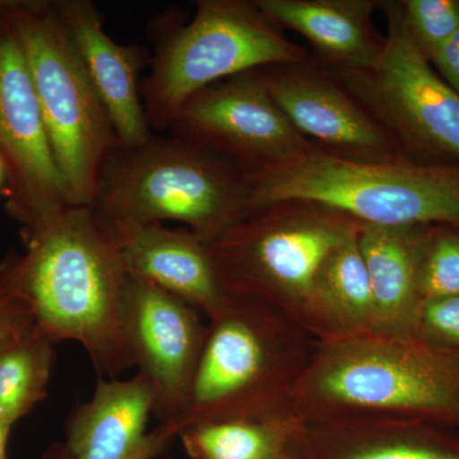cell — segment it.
<instances>
[{
    "label": "cell",
    "instance_id": "6da1fadb",
    "mask_svg": "<svg viewBox=\"0 0 459 459\" xmlns=\"http://www.w3.org/2000/svg\"><path fill=\"white\" fill-rule=\"evenodd\" d=\"M26 244L0 272L35 325L54 343H80L110 379L134 367L122 327L128 273L95 208L71 204L26 226Z\"/></svg>",
    "mask_w": 459,
    "mask_h": 459
},
{
    "label": "cell",
    "instance_id": "7a4b0ae2",
    "mask_svg": "<svg viewBox=\"0 0 459 459\" xmlns=\"http://www.w3.org/2000/svg\"><path fill=\"white\" fill-rule=\"evenodd\" d=\"M290 407L304 424L386 420L459 428V351L419 334L319 341Z\"/></svg>",
    "mask_w": 459,
    "mask_h": 459
},
{
    "label": "cell",
    "instance_id": "3957f363",
    "mask_svg": "<svg viewBox=\"0 0 459 459\" xmlns=\"http://www.w3.org/2000/svg\"><path fill=\"white\" fill-rule=\"evenodd\" d=\"M319 340L259 299L230 294L207 319L197 370L177 420L157 429L170 442L195 425L292 413V392Z\"/></svg>",
    "mask_w": 459,
    "mask_h": 459
},
{
    "label": "cell",
    "instance_id": "277c9868",
    "mask_svg": "<svg viewBox=\"0 0 459 459\" xmlns=\"http://www.w3.org/2000/svg\"><path fill=\"white\" fill-rule=\"evenodd\" d=\"M96 212L105 221L186 223L212 241L250 211L247 171L180 138L117 144L100 177Z\"/></svg>",
    "mask_w": 459,
    "mask_h": 459
},
{
    "label": "cell",
    "instance_id": "5b68a950",
    "mask_svg": "<svg viewBox=\"0 0 459 459\" xmlns=\"http://www.w3.org/2000/svg\"><path fill=\"white\" fill-rule=\"evenodd\" d=\"M247 177L250 211L274 202L307 201L361 223L459 229V162L401 159L368 164L314 148L282 164L247 171Z\"/></svg>",
    "mask_w": 459,
    "mask_h": 459
},
{
    "label": "cell",
    "instance_id": "8992f818",
    "mask_svg": "<svg viewBox=\"0 0 459 459\" xmlns=\"http://www.w3.org/2000/svg\"><path fill=\"white\" fill-rule=\"evenodd\" d=\"M360 225L327 205L274 202L253 208L210 246L229 294L271 304L320 341L316 280Z\"/></svg>",
    "mask_w": 459,
    "mask_h": 459
},
{
    "label": "cell",
    "instance_id": "52a82bcc",
    "mask_svg": "<svg viewBox=\"0 0 459 459\" xmlns=\"http://www.w3.org/2000/svg\"><path fill=\"white\" fill-rule=\"evenodd\" d=\"M13 4L8 22L25 53L69 202L93 207L119 144L113 126L56 4Z\"/></svg>",
    "mask_w": 459,
    "mask_h": 459
},
{
    "label": "cell",
    "instance_id": "ba28073f",
    "mask_svg": "<svg viewBox=\"0 0 459 459\" xmlns=\"http://www.w3.org/2000/svg\"><path fill=\"white\" fill-rule=\"evenodd\" d=\"M307 57V50L289 40L255 2L199 0L188 25L160 47L142 86L148 124L166 131L202 90L246 72Z\"/></svg>",
    "mask_w": 459,
    "mask_h": 459
},
{
    "label": "cell",
    "instance_id": "9c48e42d",
    "mask_svg": "<svg viewBox=\"0 0 459 459\" xmlns=\"http://www.w3.org/2000/svg\"><path fill=\"white\" fill-rule=\"evenodd\" d=\"M388 35L374 65L328 68L394 137L404 157L422 164L459 162V95L440 77L404 25L400 2L379 3Z\"/></svg>",
    "mask_w": 459,
    "mask_h": 459
},
{
    "label": "cell",
    "instance_id": "30bf717a",
    "mask_svg": "<svg viewBox=\"0 0 459 459\" xmlns=\"http://www.w3.org/2000/svg\"><path fill=\"white\" fill-rule=\"evenodd\" d=\"M171 134L231 160L244 170L270 168L318 148L277 107L262 69L202 90L175 117Z\"/></svg>",
    "mask_w": 459,
    "mask_h": 459
},
{
    "label": "cell",
    "instance_id": "8fae6325",
    "mask_svg": "<svg viewBox=\"0 0 459 459\" xmlns=\"http://www.w3.org/2000/svg\"><path fill=\"white\" fill-rule=\"evenodd\" d=\"M202 314L161 287L128 276L122 327L129 351L148 382L159 425L177 420L188 397L204 349Z\"/></svg>",
    "mask_w": 459,
    "mask_h": 459
},
{
    "label": "cell",
    "instance_id": "7c38bea8",
    "mask_svg": "<svg viewBox=\"0 0 459 459\" xmlns=\"http://www.w3.org/2000/svg\"><path fill=\"white\" fill-rule=\"evenodd\" d=\"M0 157L13 188L12 210L26 226L71 205L25 53L7 17L0 35Z\"/></svg>",
    "mask_w": 459,
    "mask_h": 459
},
{
    "label": "cell",
    "instance_id": "4fadbf2b",
    "mask_svg": "<svg viewBox=\"0 0 459 459\" xmlns=\"http://www.w3.org/2000/svg\"><path fill=\"white\" fill-rule=\"evenodd\" d=\"M262 74L287 120L323 152L368 164L406 159L377 117L316 60L267 66Z\"/></svg>",
    "mask_w": 459,
    "mask_h": 459
},
{
    "label": "cell",
    "instance_id": "5bb4252c",
    "mask_svg": "<svg viewBox=\"0 0 459 459\" xmlns=\"http://www.w3.org/2000/svg\"><path fill=\"white\" fill-rule=\"evenodd\" d=\"M105 222L114 234L129 277L183 299L205 319L229 298L210 241L201 235L162 223Z\"/></svg>",
    "mask_w": 459,
    "mask_h": 459
},
{
    "label": "cell",
    "instance_id": "9a60e30c",
    "mask_svg": "<svg viewBox=\"0 0 459 459\" xmlns=\"http://www.w3.org/2000/svg\"><path fill=\"white\" fill-rule=\"evenodd\" d=\"M113 126L117 143L140 146L152 137L140 87L142 50L108 35L89 0L54 3Z\"/></svg>",
    "mask_w": 459,
    "mask_h": 459
},
{
    "label": "cell",
    "instance_id": "2e32d148",
    "mask_svg": "<svg viewBox=\"0 0 459 459\" xmlns=\"http://www.w3.org/2000/svg\"><path fill=\"white\" fill-rule=\"evenodd\" d=\"M153 410L155 398L142 374L101 377L91 400L69 419L66 451L72 459H156L171 442L157 428L147 431Z\"/></svg>",
    "mask_w": 459,
    "mask_h": 459
},
{
    "label": "cell",
    "instance_id": "e0dca14e",
    "mask_svg": "<svg viewBox=\"0 0 459 459\" xmlns=\"http://www.w3.org/2000/svg\"><path fill=\"white\" fill-rule=\"evenodd\" d=\"M437 226L361 223L358 243L373 292L376 332L418 334L420 273Z\"/></svg>",
    "mask_w": 459,
    "mask_h": 459
},
{
    "label": "cell",
    "instance_id": "ac0fdd59",
    "mask_svg": "<svg viewBox=\"0 0 459 459\" xmlns=\"http://www.w3.org/2000/svg\"><path fill=\"white\" fill-rule=\"evenodd\" d=\"M263 13L280 27L309 41L318 62L328 68L361 71L370 68L382 51L371 14L373 0H255Z\"/></svg>",
    "mask_w": 459,
    "mask_h": 459
},
{
    "label": "cell",
    "instance_id": "d6986e66",
    "mask_svg": "<svg viewBox=\"0 0 459 459\" xmlns=\"http://www.w3.org/2000/svg\"><path fill=\"white\" fill-rule=\"evenodd\" d=\"M299 459H459L448 428L416 421L304 424Z\"/></svg>",
    "mask_w": 459,
    "mask_h": 459
},
{
    "label": "cell",
    "instance_id": "ffe728a7",
    "mask_svg": "<svg viewBox=\"0 0 459 459\" xmlns=\"http://www.w3.org/2000/svg\"><path fill=\"white\" fill-rule=\"evenodd\" d=\"M358 234L328 256L316 280L314 303L320 341L376 332L373 292Z\"/></svg>",
    "mask_w": 459,
    "mask_h": 459
},
{
    "label": "cell",
    "instance_id": "44dd1931",
    "mask_svg": "<svg viewBox=\"0 0 459 459\" xmlns=\"http://www.w3.org/2000/svg\"><path fill=\"white\" fill-rule=\"evenodd\" d=\"M304 427L289 413L195 425L178 437L192 459H298Z\"/></svg>",
    "mask_w": 459,
    "mask_h": 459
},
{
    "label": "cell",
    "instance_id": "7402d4cb",
    "mask_svg": "<svg viewBox=\"0 0 459 459\" xmlns=\"http://www.w3.org/2000/svg\"><path fill=\"white\" fill-rule=\"evenodd\" d=\"M54 343L38 325L0 349V420L13 427L44 400L53 371Z\"/></svg>",
    "mask_w": 459,
    "mask_h": 459
},
{
    "label": "cell",
    "instance_id": "603a6c76",
    "mask_svg": "<svg viewBox=\"0 0 459 459\" xmlns=\"http://www.w3.org/2000/svg\"><path fill=\"white\" fill-rule=\"evenodd\" d=\"M420 294L422 303L459 296V229L435 228L422 259Z\"/></svg>",
    "mask_w": 459,
    "mask_h": 459
},
{
    "label": "cell",
    "instance_id": "cb8c5ba5",
    "mask_svg": "<svg viewBox=\"0 0 459 459\" xmlns=\"http://www.w3.org/2000/svg\"><path fill=\"white\" fill-rule=\"evenodd\" d=\"M400 5L411 38L428 59L459 31V0H404Z\"/></svg>",
    "mask_w": 459,
    "mask_h": 459
},
{
    "label": "cell",
    "instance_id": "d4e9b609",
    "mask_svg": "<svg viewBox=\"0 0 459 459\" xmlns=\"http://www.w3.org/2000/svg\"><path fill=\"white\" fill-rule=\"evenodd\" d=\"M418 334L437 346L459 351V296L424 301Z\"/></svg>",
    "mask_w": 459,
    "mask_h": 459
},
{
    "label": "cell",
    "instance_id": "484cf974",
    "mask_svg": "<svg viewBox=\"0 0 459 459\" xmlns=\"http://www.w3.org/2000/svg\"><path fill=\"white\" fill-rule=\"evenodd\" d=\"M35 325L27 305L7 285L0 272V346Z\"/></svg>",
    "mask_w": 459,
    "mask_h": 459
},
{
    "label": "cell",
    "instance_id": "4316f807",
    "mask_svg": "<svg viewBox=\"0 0 459 459\" xmlns=\"http://www.w3.org/2000/svg\"><path fill=\"white\" fill-rule=\"evenodd\" d=\"M437 74L459 95V31L429 57Z\"/></svg>",
    "mask_w": 459,
    "mask_h": 459
},
{
    "label": "cell",
    "instance_id": "83f0119b",
    "mask_svg": "<svg viewBox=\"0 0 459 459\" xmlns=\"http://www.w3.org/2000/svg\"><path fill=\"white\" fill-rule=\"evenodd\" d=\"M11 429V425L5 424L0 420V459H9L7 449Z\"/></svg>",
    "mask_w": 459,
    "mask_h": 459
},
{
    "label": "cell",
    "instance_id": "f1b7e54d",
    "mask_svg": "<svg viewBox=\"0 0 459 459\" xmlns=\"http://www.w3.org/2000/svg\"><path fill=\"white\" fill-rule=\"evenodd\" d=\"M48 459H72V457L69 455L68 451H66L65 446H60L56 451L51 452L50 457Z\"/></svg>",
    "mask_w": 459,
    "mask_h": 459
},
{
    "label": "cell",
    "instance_id": "f546056e",
    "mask_svg": "<svg viewBox=\"0 0 459 459\" xmlns=\"http://www.w3.org/2000/svg\"><path fill=\"white\" fill-rule=\"evenodd\" d=\"M5 177H7V170H5L4 161H3L2 157H0V186H2Z\"/></svg>",
    "mask_w": 459,
    "mask_h": 459
},
{
    "label": "cell",
    "instance_id": "4dcf8cb0",
    "mask_svg": "<svg viewBox=\"0 0 459 459\" xmlns=\"http://www.w3.org/2000/svg\"><path fill=\"white\" fill-rule=\"evenodd\" d=\"M12 4H13V3H12ZM11 4V5H12ZM11 5H9V7H11ZM8 7V8H9ZM8 8L5 9L4 12H0V35H2V31H3V29H4V25H5V17H7V11H8Z\"/></svg>",
    "mask_w": 459,
    "mask_h": 459
},
{
    "label": "cell",
    "instance_id": "1f68e13d",
    "mask_svg": "<svg viewBox=\"0 0 459 459\" xmlns=\"http://www.w3.org/2000/svg\"><path fill=\"white\" fill-rule=\"evenodd\" d=\"M3 346H4V344H3ZM3 346H0V349H2Z\"/></svg>",
    "mask_w": 459,
    "mask_h": 459
},
{
    "label": "cell",
    "instance_id": "d6a6232c",
    "mask_svg": "<svg viewBox=\"0 0 459 459\" xmlns=\"http://www.w3.org/2000/svg\"><path fill=\"white\" fill-rule=\"evenodd\" d=\"M299 459V458H298Z\"/></svg>",
    "mask_w": 459,
    "mask_h": 459
}]
</instances>
